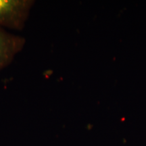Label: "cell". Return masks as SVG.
<instances>
[{
  "label": "cell",
  "mask_w": 146,
  "mask_h": 146,
  "mask_svg": "<svg viewBox=\"0 0 146 146\" xmlns=\"http://www.w3.org/2000/svg\"><path fill=\"white\" fill-rule=\"evenodd\" d=\"M35 3L34 0H0V28L23 31Z\"/></svg>",
  "instance_id": "cell-1"
},
{
  "label": "cell",
  "mask_w": 146,
  "mask_h": 146,
  "mask_svg": "<svg viewBox=\"0 0 146 146\" xmlns=\"http://www.w3.org/2000/svg\"><path fill=\"white\" fill-rule=\"evenodd\" d=\"M23 36L0 28V72L9 66L26 45Z\"/></svg>",
  "instance_id": "cell-2"
}]
</instances>
